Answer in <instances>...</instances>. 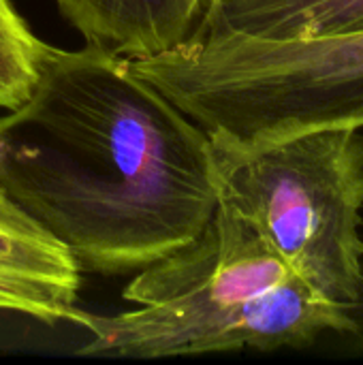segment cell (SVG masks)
I'll use <instances>...</instances> for the list:
<instances>
[{"label": "cell", "mask_w": 363, "mask_h": 365, "mask_svg": "<svg viewBox=\"0 0 363 365\" xmlns=\"http://www.w3.org/2000/svg\"><path fill=\"white\" fill-rule=\"evenodd\" d=\"M297 274L225 199L186 246L137 272L122 297L158 338L190 351L272 349L297 325Z\"/></svg>", "instance_id": "4"}, {"label": "cell", "mask_w": 363, "mask_h": 365, "mask_svg": "<svg viewBox=\"0 0 363 365\" xmlns=\"http://www.w3.org/2000/svg\"><path fill=\"white\" fill-rule=\"evenodd\" d=\"M79 274L73 257L0 188V312L75 323Z\"/></svg>", "instance_id": "5"}, {"label": "cell", "mask_w": 363, "mask_h": 365, "mask_svg": "<svg viewBox=\"0 0 363 365\" xmlns=\"http://www.w3.org/2000/svg\"><path fill=\"white\" fill-rule=\"evenodd\" d=\"M45 45L13 0H0V109L11 111L26 101Z\"/></svg>", "instance_id": "8"}, {"label": "cell", "mask_w": 363, "mask_h": 365, "mask_svg": "<svg viewBox=\"0 0 363 365\" xmlns=\"http://www.w3.org/2000/svg\"><path fill=\"white\" fill-rule=\"evenodd\" d=\"M216 152L319 128H363V30L272 41L199 24L180 45L131 60Z\"/></svg>", "instance_id": "2"}, {"label": "cell", "mask_w": 363, "mask_h": 365, "mask_svg": "<svg viewBox=\"0 0 363 365\" xmlns=\"http://www.w3.org/2000/svg\"><path fill=\"white\" fill-rule=\"evenodd\" d=\"M86 38L122 58H148L184 43L201 21L190 0H53Z\"/></svg>", "instance_id": "6"}, {"label": "cell", "mask_w": 363, "mask_h": 365, "mask_svg": "<svg viewBox=\"0 0 363 365\" xmlns=\"http://www.w3.org/2000/svg\"><path fill=\"white\" fill-rule=\"evenodd\" d=\"M208 4H210V0H208Z\"/></svg>", "instance_id": "11"}, {"label": "cell", "mask_w": 363, "mask_h": 365, "mask_svg": "<svg viewBox=\"0 0 363 365\" xmlns=\"http://www.w3.org/2000/svg\"><path fill=\"white\" fill-rule=\"evenodd\" d=\"M220 199L323 299H363V128H319L216 152Z\"/></svg>", "instance_id": "3"}, {"label": "cell", "mask_w": 363, "mask_h": 365, "mask_svg": "<svg viewBox=\"0 0 363 365\" xmlns=\"http://www.w3.org/2000/svg\"><path fill=\"white\" fill-rule=\"evenodd\" d=\"M201 21L259 38L310 41L363 30V0H210Z\"/></svg>", "instance_id": "7"}, {"label": "cell", "mask_w": 363, "mask_h": 365, "mask_svg": "<svg viewBox=\"0 0 363 365\" xmlns=\"http://www.w3.org/2000/svg\"><path fill=\"white\" fill-rule=\"evenodd\" d=\"M355 336H359V340H362V342H359V346L363 349V323H359V331H357Z\"/></svg>", "instance_id": "10"}, {"label": "cell", "mask_w": 363, "mask_h": 365, "mask_svg": "<svg viewBox=\"0 0 363 365\" xmlns=\"http://www.w3.org/2000/svg\"><path fill=\"white\" fill-rule=\"evenodd\" d=\"M0 188L77 263L137 274L193 242L220 201L210 137L128 58L45 45L0 115Z\"/></svg>", "instance_id": "1"}, {"label": "cell", "mask_w": 363, "mask_h": 365, "mask_svg": "<svg viewBox=\"0 0 363 365\" xmlns=\"http://www.w3.org/2000/svg\"><path fill=\"white\" fill-rule=\"evenodd\" d=\"M193 4H195V9L201 13V17H203V13H205V9H208V0H190Z\"/></svg>", "instance_id": "9"}]
</instances>
